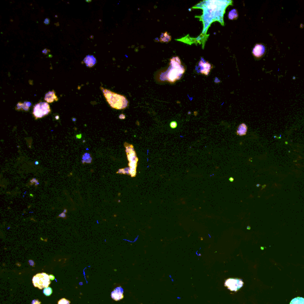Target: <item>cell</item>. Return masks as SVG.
Returning <instances> with one entry per match:
<instances>
[{
    "instance_id": "6da1fadb",
    "label": "cell",
    "mask_w": 304,
    "mask_h": 304,
    "mask_svg": "<svg viewBox=\"0 0 304 304\" xmlns=\"http://www.w3.org/2000/svg\"><path fill=\"white\" fill-rule=\"evenodd\" d=\"M232 3V1H205L193 7V8L203 9V15L201 17L198 16L204 24L203 34L207 32L211 23L215 21H219L224 25L223 15L225 9Z\"/></svg>"
},
{
    "instance_id": "7a4b0ae2",
    "label": "cell",
    "mask_w": 304,
    "mask_h": 304,
    "mask_svg": "<svg viewBox=\"0 0 304 304\" xmlns=\"http://www.w3.org/2000/svg\"><path fill=\"white\" fill-rule=\"evenodd\" d=\"M185 71L178 57H173L170 60V66L168 70L160 76L161 80H166L171 83L179 80Z\"/></svg>"
},
{
    "instance_id": "3957f363",
    "label": "cell",
    "mask_w": 304,
    "mask_h": 304,
    "mask_svg": "<svg viewBox=\"0 0 304 304\" xmlns=\"http://www.w3.org/2000/svg\"><path fill=\"white\" fill-rule=\"evenodd\" d=\"M101 89L108 103L112 108L123 109L128 107L129 101L125 96L115 93L102 87Z\"/></svg>"
},
{
    "instance_id": "277c9868",
    "label": "cell",
    "mask_w": 304,
    "mask_h": 304,
    "mask_svg": "<svg viewBox=\"0 0 304 304\" xmlns=\"http://www.w3.org/2000/svg\"><path fill=\"white\" fill-rule=\"evenodd\" d=\"M32 282L34 287L40 289L46 288L51 284L50 276L45 273L37 274L33 277Z\"/></svg>"
},
{
    "instance_id": "5b68a950",
    "label": "cell",
    "mask_w": 304,
    "mask_h": 304,
    "mask_svg": "<svg viewBox=\"0 0 304 304\" xmlns=\"http://www.w3.org/2000/svg\"><path fill=\"white\" fill-rule=\"evenodd\" d=\"M51 112V109L47 102H39L34 105L33 110V114L36 119L41 118Z\"/></svg>"
},
{
    "instance_id": "8992f818",
    "label": "cell",
    "mask_w": 304,
    "mask_h": 304,
    "mask_svg": "<svg viewBox=\"0 0 304 304\" xmlns=\"http://www.w3.org/2000/svg\"><path fill=\"white\" fill-rule=\"evenodd\" d=\"M225 286L230 291L237 292L243 286V282L242 279L237 278H229L226 280Z\"/></svg>"
},
{
    "instance_id": "52a82bcc",
    "label": "cell",
    "mask_w": 304,
    "mask_h": 304,
    "mask_svg": "<svg viewBox=\"0 0 304 304\" xmlns=\"http://www.w3.org/2000/svg\"><path fill=\"white\" fill-rule=\"evenodd\" d=\"M211 68V65L209 62L205 61L203 58H202L201 60L198 63V67L196 68V70L198 73H201L203 75H208Z\"/></svg>"
},
{
    "instance_id": "ba28073f",
    "label": "cell",
    "mask_w": 304,
    "mask_h": 304,
    "mask_svg": "<svg viewBox=\"0 0 304 304\" xmlns=\"http://www.w3.org/2000/svg\"><path fill=\"white\" fill-rule=\"evenodd\" d=\"M265 52V48L262 44H257L252 49V54L257 58H260L263 56Z\"/></svg>"
},
{
    "instance_id": "9c48e42d",
    "label": "cell",
    "mask_w": 304,
    "mask_h": 304,
    "mask_svg": "<svg viewBox=\"0 0 304 304\" xmlns=\"http://www.w3.org/2000/svg\"><path fill=\"white\" fill-rule=\"evenodd\" d=\"M111 297L116 301H118L124 298V290L121 287H117L111 293Z\"/></svg>"
},
{
    "instance_id": "30bf717a",
    "label": "cell",
    "mask_w": 304,
    "mask_h": 304,
    "mask_svg": "<svg viewBox=\"0 0 304 304\" xmlns=\"http://www.w3.org/2000/svg\"><path fill=\"white\" fill-rule=\"evenodd\" d=\"M45 100L47 102V103H52L54 101H58V99L57 96L55 95L54 91H51V92H49L46 94L45 97Z\"/></svg>"
},
{
    "instance_id": "8fae6325",
    "label": "cell",
    "mask_w": 304,
    "mask_h": 304,
    "mask_svg": "<svg viewBox=\"0 0 304 304\" xmlns=\"http://www.w3.org/2000/svg\"><path fill=\"white\" fill-rule=\"evenodd\" d=\"M96 60L95 59V57L92 55H88L84 59V62H85L86 66L88 67H92L95 64H96Z\"/></svg>"
},
{
    "instance_id": "7c38bea8",
    "label": "cell",
    "mask_w": 304,
    "mask_h": 304,
    "mask_svg": "<svg viewBox=\"0 0 304 304\" xmlns=\"http://www.w3.org/2000/svg\"><path fill=\"white\" fill-rule=\"evenodd\" d=\"M247 126L245 124H241L237 129V134L240 136L245 135L247 132Z\"/></svg>"
},
{
    "instance_id": "4fadbf2b",
    "label": "cell",
    "mask_w": 304,
    "mask_h": 304,
    "mask_svg": "<svg viewBox=\"0 0 304 304\" xmlns=\"http://www.w3.org/2000/svg\"><path fill=\"white\" fill-rule=\"evenodd\" d=\"M171 36L169 35V34L167 32H165V33H162V34H161V38H160V39H159V41L161 42H169L170 41H171Z\"/></svg>"
},
{
    "instance_id": "5bb4252c",
    "label": "cell",
    "mask_w": 304,
    "mask_h": 304,
    "mask_svg": "<svg viewBox=\"0 0 304 304\" xmlns=\"http://www.w3.org/2000/svg\"><path fill=\"white\" fill-rule=\"evenodd\" d=\"M127 159L129 160V162H136L138 161V159L137 157L136 153L135 151H133L129 154H127Z\"/></svg>"
},
{
    "instance_id": "9a60e30c",
    "label": "cell",
    "mask_w": 304,
    "mask_h": 304,
    "mask_svg": "<svg viewBox=\"0 0 304 304\" xmlns=\"http://www.w3.org/2000/svg\"><path fill=\"white\" fill-rule=\"evenodd\" d=\"M238 17V13L236 9H233L229 11L228 14V19L229 20H236Z\"/></svg>"
},
{
    "instance_id": "2e32d148",
    "label": "cell",
    "mask_w": 304,
    "mask_h": 304,
    "mask_svg": "<svg viewBox=\"0 0 304 304\" xmlns=\"http://www.w3.org/2000/svg\"><path fill=\"white\" fill-rule=\"evenodd\" d=\"M31 106V103L30 102H25L24 103H19L17 104V109H20L22 108L25 111H28L29 109V107Z\"/></svg>"
},
{
    "instance_id": "e0dca14e",
    "label": "cell",
    "mask_w": 304,
    "mask_h": 304,
    "mask_svg": "<svg viewBox=\"0 0 304 304\" xmlns=\"http://www.w3.org/2000/svg\"><path fill=\"white\" fill-rule=\"evenodd\" d=\"M92 159L89 153H86L83 156V157H82V163H90L92 162Z\"/></svg>"
},
{
    "instance_id": "ac0fdd59",
    "label": "cell",
    "mask_w": 304,
    "mask_h": 304,
    "mask_svg": "<svg viewBox=\"0 0 304 304\" xmlns=\"http://www.w3.org/2000/svg\"><path fill=\"white\" fill-rule=\"evenodd\" d=\"M289 304H304V298L302 297H297L293 298Z\"/></svg>"
},
{
    "instance_id": "d6986e66",
    "label": "cell",
    "mask_w": 304,
    "mask_h": 304,
    "mask_svg": "<svg viewBox=\"0 0 304 304\" xmlns=\"http://www.w3.org/2000/svg\"><path fill=\"white\" fill-rule=\"evenodd\" d=\"M125 149H126V153H127V154H129V153L134 151V147L133 145L131 144H127V143H125Z\"/></svg>"
},
{
    "instance_id": "ffe728a7",
    "label": "cell",
    "mask_w": 304,
    "mask_h": 304,
    "mask_svg": "<svg viewBox=\"0 0 304 304\" xmlns=\"http://www.w3.org/2000/svg\"><path fill=\"white\" fill-rule=\"evenodd\" d=\"M43 292L45 296H47V297L48 296H50L52 293V288L48 287V288L43 289Z\"/></svg>"
},
{
    "instance_id": "44dd1931",
    "label": "cell",
    "mask_w": 304,
    "mask_h": 304,
    "mask_svg": "<svg viewBox=\"0 0 304 304\" xmlns=\"http://www.w3.org/2000/svg\"><path fill=\"white\" fill-rule=\"evenodd\" d=\"M58 304H70V301L66 298H62L58 302Z\"/></svg>"
},
{
    "instance_id": "7402d4cb",
    "label": "cell",
    "mask_w": 304,
    "mask_h": 304,
    "mask_svg": "<svg viewBox=\"0 0 304 304\" xmlns=\"http://www.w3.org/2000/svg\"><path fill=\"white\" fill-rule=\"evenodd\" d=\"M30 184L31 185L34 184L35 186H37L38 185H39V182H38V181L36 178H33L32 179L30 180Z\"/></svg>"
},
{
    "instance_id": "603a6c76",
    "label": "cell",
    "mask_w": 304,
    "mask_h": 304,
    "mask_svg": "<svg viewBox=\"0 0 304 304\" xmlns=\"http://www.w3.org/2000/svg\"><path fill=\"white\" fill-rule=\"evenodd\" d=\"M177 125H178L177 122L175 121L171 122L170 124V127L171 129H176L177 127Z\"/></svg>"
},
{
    "instance_id": "cb8c5ba5",
    "label": "cell",
    "mask_w": 304,
    "mask_h": 304,
    "mask_svg": "<svg viewBox=\"0 0 304 304\" xmlns=\"http://www.w3.org/2000/svg\"><path fill=\"white\" fill-rule=\"evenodd\" d=\"M31 304H41V302L40 301H39L38 299H34L32 302Z\"/></svg>"
},
{
    "instance_id": "d4e9b609",
    "label": "cell",
    "mask_w": 304,
    "mask_h": 304,
    "mask_svg": "<svg viewBox=\"0 0 304 304\" xmlns=\"http://www.w3.org/2000/svg\"><path fill=\"white\" fill-rule=\"evenodd\" d=\"M116 174H124V169H120L116 172Z\"/></svg>"
},
{
    "instance_id": "484cf974",
    "label": "cell",
    "mask_w": 304,
    "mask_h": 304,
    "mask_svg": "<svg viewBox=\"0 0 304 304\" xmlns=\"http://www.w3.org/2000/svg\"><path fill=\"white\" fill-rule=\"evenodd\" d=\"M58 217H62V218H66V213H62L60 215H59L58 216Z\"/></svg>"
},
{
    "instance_id": "4316f807",
    "label": "cell",
    "mask_w": 304,
    "mask_h": 304,
    "mask_svg": "<svg viewBox=\"0 0 304 304\" xmlns=\"http://www.w3.org/2000/svg\"><path fill=\"white\" fill-rule=\"evenodd\" d=\"M119 117H120V119H121V120L125 119V115H124V114H121V115H120V116H119Z\"/></svg>"
},
{
    "instance_id": "83f0119b",
    "label": "cell",
    "mask_w": 304,
    "mask_h": 304,
    "mask_svg": "<svg viewBox=\"0 0 304 304\" xmlns=\"http://www.w3.org/2000/svg\"><path fill=\"white\" fill-rule=\"evenodd\" d=\"M229 180L230 182H234V178H232V177H230L229 179Z\"/></svg>"
},
{
    "instance_id": "f1b7e54d",
    "label": "cell",
    "mask_w": 304,
    "mask_h": 304,
    "mask_svg": "<svg viewBox=\"0 0 304 304\" xmlns=\"http://www.w3.org/2000/svg\"><path fill=\"white\" fill-rule=\"evenodd\" d=\"M50 276V279L51 280H54L55 279L54 276L53 275H49Z\"/></svg>"
},
{
    "instance_id": "f546056e",
    "label": "cell",
    "mask_w": 304,
    "mask_h": 304,
    "mask_svg": "<svg viewBox=\"0 0 304 304\" xmlns=\"http://www.w3.org/2000/svg\"><path fill=\"white\" fill-rule=\"evenodd\" d=\"M76 137H77V138H81V134H79V135H76Z\"/></svg>"
},
{
    "instance_id": "4dcf8cb0",
    "label": "cell",
    "mask_w": 304,
    "mask_h": 304,
    "mask_svg": "<svg viewBox=\"0 0 304 304\" xmlns=\"http://www.w3.org/2000/svg\"><path fill=\"white\" fill-rule=\"evenodd\" d=\"M34 164H35V165H38L39 164V162H38V161H36V162H34Z\"/></svg>"
},
{
    "instance_id": "1f68e13d",
    "label": "cell",
    "mask_w": 304,
    "mask_h": 304,
    "mask_svg": "<svg viewBox=\"0 0 304 304\" xmlns=\"http://www.w3.org/2000/svg\"><path fill=\"white\" fill-rule=\"evenodd\" d=\"M67 210L64 209V212H63V213H67Z\"/></svg>"
},
{
    "instance_id": "d6a6232c",
    "label": "cell",
    "mask_w": 304,
    "mask_h": 304,
    "mask_svg": "<svg viewBox=\"0 0 304 304\" xmlns=\"http://www.w3.org/2000/svg\"><path fill=\"white\" fill-rule=\"evenodd\" d=\"M251 229L250 226H247V229L250 230Z\"/></svg>"
},
{
    "instance_id": "836d02e7",
    "label": "cell",
    "mask_w": 304,
    "mask_h": 304,
    "mask_svg": "<svg viewBox=\"0 0 304 304\" xmlns=\"http://www.w3.org/2000/svg\"><path fill=\"white\" fill-rule=\"evenodd\" d=\"M260 184H257V187H260Z\"/></svg>"
}]
</instances>
